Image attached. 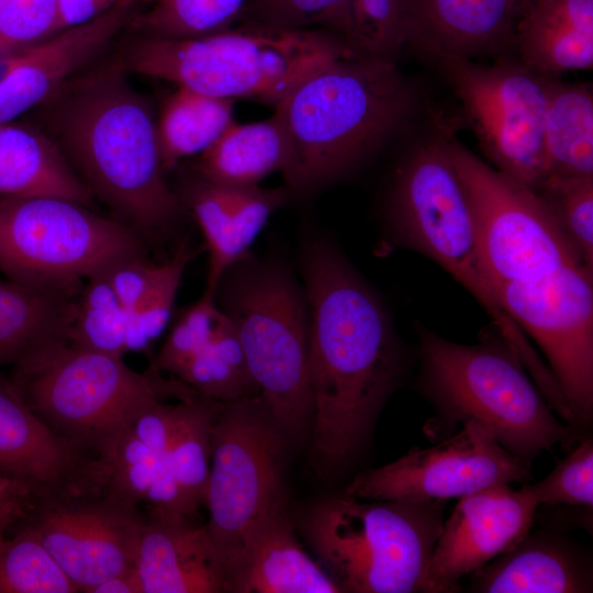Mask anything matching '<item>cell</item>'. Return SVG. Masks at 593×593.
I'll return each instance as SVG.
<instances>
[{
  "label": "cell",
  "instance_id": "cell-10",
  "mask_svg": "<svg viewBox=\"0 0 593 593\" xmlns=\"http://www.w3.org/2000/svg\"><path fill=\"white\" fill-rule=\"evenodd\" d=\"M141 255L147 243L133 228L78 201L0 197V271L11 281L69 289Z\"/></svg>",
  "mask_w": 593,
  "mask_h": 593
},
{
  "label": "cell",
  "instance_id": "cell-47",
  "mask_svg": "<svg viewBox=\"0 0 593 593\" xmlns=\"http://www.w3.org/2000/svg\"><path fill=\"white\" fill-rule=\"evenodd\" d=\"M12 483L11 481L0 477V489H2L4 485ZM15 484V483H14Z\"/></svg>",
  "mask_w": 593,
  "mask_h": 593
},
{
  "label": "cell",
  "instance_id": "cell-24",
  "mask_svg": "<svg viewBox=\"0 0 593 593\" xmlns=\"http://www.w3.org/2000/svg\"><path fill=\"white\" fill-rule=\"evenodd\" d=\"M588 558L570 539L538 530L470 574L469 589L481 593L592 592Z\"/></svg>",
  "mask_w": 593,
  "mask_h": 593
},
{
  "label": "cell",
  "instance_id": "cell-21",
  "mask_svg": "<svg viewBox=\"0 0 593 593\" xmlns=\"http://www.w3.org/2000/svg\"><path fill=\"white\" fill-rule=\"evenodd\" d=\"M224 573L226 592H340L296 540L286 502L270 508L249 528Z\"/></svg>",
  "mask_w": 593,
  "mask_h": 593
},
{
  "label": "cell",
  "instance_id": "cell-41",
  "mask_svg": "<svg viewBox=\"0 0 593 593\" xmlns=\"http://www.w3.org/2000/svg\"><path fill=\"white\" fill-rule=\"evenodd\" d=\"M538 505L593 506V440L585 438L552 471L529 484Z\"/></svg>",
  "mask_w": 593,
  "mask_h": 593
},
{
  "label": "cell",
  "instance_id": "cell-38",
  "mask_svg": "<svg viewBox=\"0 0 593 593\" xmlns=\"http://www.w3.org/2000/svg\"><path fill=\"white\" fill-rule=\"evenodd\" d=\"M535 192L546 202L583 265L593 270V176L549 175Z\"/></svg>",
  "mask_w": 593,
  "mask_h": 593
},
{
  "label": "cell",
  "instance_id": "cell-20",
  "mask_svg": "<svg viewBox=\"0 0 593 593\" xmlns=\"http://www.w3.org/2000/svg\"><path fill=\"white\" fill-rule=\"evenodd\" d=\"M289 191L259 186L227 187L195 174L179 197L197 221L209 253L205 290L214 289L223 273L250 254V246Z\"/></svg>",
  "mask_w": 593,
  "mask_h": 593
},
{
  "label": "cell",
  "instance_id": "cell-12",
  "mask_svg": "<svg viewBox=\"0 0 593 593\" xmlns=\"http://www.w3.org/2000/svg\"><path fill=\"white\" fill-rule=\"evenodd\" d=\"M485 157L495 170L536 191L549 176L545 119L552 77L518 61L481 65L436 57Z\"/></svg>",
  "mask_w": 593,
  "mask_h": 593
},
{
  "label": "cell",
  "instance_id": "cell-18",
  "mask_svg": "<svg viewBox=\"0 0 593 593\" xmlns=\"http://www.w3.org/2000/svg\"><path fill=\"white\" fill-rule=\"evenodd\" d=\"M539 507L528 483L490 486L462 496L444 521L428 569V593L460 591L459 581L514 546Z\"/></svg>",
  "mask_w": 593,
  "mask_h": 593
},
{
  "label": "cell",
  "instance_id": "cell-11",
  "mask_svg": "<svg viewBox=\"0 0 593 593\" xmlns=\"http://www.w3.org/2000/svg\"><path fill=\"white\" fill-rule=\"evenodd\" d=\"M288 439L260 394L223 402L215 415L204 527L223 570L249 528L284 502Z\"/></svg>",
  "mask_w": 593,
  "mask_h": 593
},
{
  "label": "cell",
  "instance_id": "cell-22",
  "mask_svg": "<svg viewBox=\"0 0 593 593\" xmlns=\"http://www.w3.org/2000/svg\"><path fill=\"white\" fill-rule=\"evenodd\" d=\"M517 15L518 0H407L406 46L471 59L513 38Z\"/></svg>",
  "mask_w": 593,
  "mask_h": 593
},
{
  "label": "cell",
  "instance_id": "cell-34",
  "mask_svg": "<svg viewBox=\"0 0 593 593\" xmlns=\"http://www.w3.org/2000/svg\"><path fill=\"white\" fill-rule=\"evenodd\" d=\"M246 0H147L131 26L142 35L193 37L219 32L238 21Z\"/></svg>",
  "mask_w": 593,
  "mask_h": 593
},
{
  "label": "cell",
  "instance_id": "cell-43",
  "mask_svg": "<svg viewBox=\"0 0 593 593\" xmlns=\"http://www.w3.org/2000/svg\"><path fill=\"white\" fill-rule=\"evenodd\" d=\"M160 264L152 262L147 255L123 259L103 276L122 305L131 312L144 299L158 275Z\"/></svg>",
  "mask_w": 593,
  "mask_h": 593
},
{
  "label": "cell",
  "instance_id": "cell-32",
  "mask_svg": "<svg viewBox=\"0 0 593 593\" xmlns=\"http://www.w3.org/2000/svg\"><path fill=\"white\" fill-rule=\"evenodd\" d=\"M171 377L198 394L219 402H231L259 393L239 338L226 315L213 338Z\"/></svg>",
  "mask_w": 593,
  "mask_h": 593
},
{
  "label": "cell",
  "instance_id": "cell-30",
  "mask_svg": "<svg viewBox=\"0 0 593 593\" xmlns=\"http://www.w3.org/2000/svg\"><path fill=\"white\" fill-rule=\"evenodd\" d=\"M234 122V100L177 87L165 100L156 120L165 170L187 157L201 155Z\"/></svg>",
  "mask_w": 593,
  "mask_h": 593
},
{
  "label": "cell",
  "instance_id": "cell-14",
  "mask_svg": "<svg viewBox=\"0 0 593 593\" xmlns=\"http://www.w3.org/2000/svg\"><path fill=\"white\" fill-rule=\"evenodd\" d=\"M497 299L536 343L580 426L593 415V270L568 265L494 287Z\"/></svg>",
  "mask_w": 593,
  "mask_h": 593
},
{
  "label": "cell",
  "instance_id": "cell-45",
  "mask_svg": "<svg viewBox=\"0 0 593 593\" xmlns=\"http://www.w3.org/2000/svg\"><path fill=\"white\" fill-rule=\"evenodd\" d=\"M32 495L24 488L9 483L0 489V539L5 528L29 510Z\"/></svg>",
  "mask_w": 593,
  "mask_h": 593
},
{
  "label": "cell",
  "instance_id": "cell-42",
  "mask_svg": "<svg viewBox=\"0 0 593 593\" xmlns=\"http://www.w3.org/2000/svg\"><path fill=\"white\" fill-rule=\"evenodd\" d=\"M57 0H0V54L54 34Z\"/></svg>",
  "mask_w": 593,
  "mask_h": 593
},
{
  "label": "cell",
  "instance_id": "cell-16",
  "mask_svg": "<svg viewBox=\"0 0 593 593\" xmlns=\"http://www.w3.org/2000/svg\"><path fill=\"white\" fill-rule=\"evenodd\" d=\"M136 506L110 496L42 501L29 527L80 592L134 569L144 525Z\"/></svg>",
  "mask_w": 593,
  "mask_h": 593
},
{
  "label": "cell",
  "instance_id": "cell-19",
  "mask_svg": "<svg viewBox=\"0 0 593 593\" xmlns=\"http://www.w3.org/2000/svg\"><path fill=\"white\" fill-rule=\"evenodd\" d=\"M57 435L25 402L12 381L0 379V477L38 501L92 489V461Z\"/></svg>",
  "mask_w": 593,
  "mask_h": 593
},
{
  "label": "cell",
  "instance_id": "cell-4",
  "mask_svg": "<svg viewBox=\"0 0 593 593\" xmlns=\"http://www.w3.org/2000/svg\"><path fill=\"white\" fill-rule=\"evenodd\" d=\"M419 392L435 409L425 424L430 438H445L472 419L500 445L530 466L556 445L568 447L579 429L556 416L523 362L499 335L473 345L448 340L419 325Z\"/></svg>",
  "mask_w": 593,
  "mask_h": 593
},
{
  "label": "cell",
  "instance_id": "cell-36",
  "mask_svg": "<svg viewBox=\"0 0 593 593\" xmlns=\"http://www.w3.org/2000/svg\"><path fill=\"white\" fill-rule=\"evenodd\" d=\"M238 21L327 33L351 48V0H246Z\"/></svg>",
  "mask_w": 593,
  "mask_h": 593
},
{
  "label": "cell",
  "instance_id": "cell-5",
  "mask_svg": "<svg viewBox=\"0 0 593 593\" xmlns=\"http://www.w3.org/2000/svg\"><path fill=\"white\" fill-rule=\"evenodd\" d=\"M451 134L417 143L396 166L387 206V243L435 261L466 289L491 318L533 380L551 371L530 339L501 305L480 256L472 211L449 152Z\"/></svg>",
  "mask_w": 593,
  "mask_h": 593
},
{
  "label": "cell",
  "instance_id": "cell-39",
  "mask_svg": "<svg viewBox=\"0 0 593 593\" xmlns=\"http://www.w3.org/2000/svg\"><path fill=\"white\" fill-rule=\"evenodd\" d=\"M351 48L396 59L406 47L407 0H351Z\"/></svg>",
  "mask_w": 593,
  "mask_h": 593
},
{
  "label": "cell",
  "instance_id": "cell-48",
  "mask_svg": "<svg viewBox=\"0 0 593 593\" xmlns=\"http://www.w3.org/2000/svg\"><path fill=\"white\" fill-rule=\"evenodd\" d=\"M527 1H529V0H518V10H519V7H521L522 4H524L525 2H527Z\"/></svg>",
  "mask_w": 593,
  "mask_h": 593
},
{
  "label": "cell",
  "instance_id": "cell-31",
  "mask_svg": "<svg viewBox=\"0 0 593 593\" xmlns=\"http://www.w3.org/2000/svg\"><path fill=\"white\" fill-rule=\"evenodd\" d=\"M222 403L200 394L176 403L167 458L190 515L205 504L211 433Z\"/></svg>",
  "mask_w": 593,
  "mask_h": 593
},
{
  "label": "cell",
  "instance_id": "cell-13",
  "mask_svg": "<svg viewBox=\"0 0 593 593\" xmlns=\"http://www.w3.org/2000/svg\"><path fill=\"white\" fill-rule=\"evenodd\" d=\"M449 152L472 211L480 256L493 289L568 265H583L534 190L499 172L452 136Z\"/></svg>",
  "mask_w": 593,
  "mask_h": 593
},
{
  "label": "cell",
  "instance_id": "cell-3",
  "mask_svg": "<svg viewBox=\"0 0 593 593\" xmlns=\"http://www.w3.org/2000/svg\"><path fill=\"white\" fill-rule=\"evenodd\" d=\"M414 85L396 59L351 53L314 70L275 107L288 191L312 194L376 154L413 114Z\"/></svg>",
  "mask_w": 593,
  "mask_h": 593
},
{
  "label": "cell",
  "instance_id": "cell-6",
  "mask_svg": "<svg viewBox=\"0 0 593 593\" xmlns=\"http://www.w3.org/2000/svg\"><path fill=\"white\" fill-rule=\"evenodd\" d=\"M351 53L327 33L240 22L193 37L142 35L116 63L203 94L276 107L314 70Z\"/></svg>",
  "mask_w": 593,
  "mask_h": 593
},
{
  "label": "cell",
  "instance_id": "cell-26",
  "mask_svg": "<svg viewBox=\"0 0 593 593\" xmlns=\"http://www.w3.org/2000/svg\"><path fill=\"white\" fill-rule=\"evenodd\" d=\"M56 195L92 206L93 197L58 145L21 123L0 124V197Z\"/></svg>",
  "mask_w": 593,
  "mask_h": 593
},
{
  "label": "cell",
  "instance_id": "cell-2",
  "mask_svg": "<svg viewBox=\"0 0 593 593\" xmlns=\"http://www.w3.org/2000/svg\"><path fill=\"white\" fill-rule=\"evenodd\" d=\"M115 61L72 78L47 103L48 135L92 197L147 244L171 239L183 205L165 177L147 99Z\"/></svg>",
  "mask_w": 593,
  "mask_h": 593
},
{
  "label": "cell",
  "instance_id": "cell-7",
  "mask_svg": "<svg viewBox=\"0 0 593 593\" xmlns=\"http://www.w3.org/2000/svg\"><path fill=\"white\" fill-rule=\"evenodd\" d=\"M214 296L234 326L259 394L289 438L311 429L310 317L288 267L251 254L220 278Z\"/></svg>",
  "mask_w": 593,
  "mask_h": 593
},
{
  "label": "cell",
  "instance_id": "cell-40",
  "mask_svg": "<svg viewBox=\"0 0 593 593\" xmlns=\"http://www.w3.org/2000/svg\"><path fill=\"white\" fill-rule=\"evenodd\" d=\"M224 320L214 292L204 290L201 298L180 314L152 367L172 376L213 338Z\"/></svg>",
  "mask_w": 593,
  "mask_h": 593
},
{
  "label": "cell",
  "instance_id": "cell-44",
  "mask_svg": "<svg viewBox=\"0 0 593 593\" xmlns=\"http://www.w3.org/2000/svg\"><path fill=\"white\" fill-rule=\"evenodd\" d=\"M120 1L121 0H57V19L54 34L65 29L91 21L109 11Z\"/></svg>",
  "mask_w": 593,
  "mask_h": 593
},
{
  "label": "cell",
  "instance_id": "cell-29",
  "mask_svg": "<svg viewBox=\"0 0 593 593\" xmlns=\"http://www.w3.org/2000/svg\"><path fill=\"white\" fill-rule=\"evenodd\" d=\"M549 175L593 176V92L588 83L551 79L545 119Z\"/></svg>",
  "mask_w": 593,
  "mask_h": 593
},
{
  "label": "cell",
  "instance_id": "cell-27",
  "mask_svg": "<svg viewBox=\"0 0 593 593\" xmlns=\"http://www.w3.org/2000/svg\"><path fill=\"white\" fill-rule=\"evenodd\" d=\"M82 284L43 289L0 280V366H15L37 348L67 338Z\"/></svg>",
  "mask_w": 593,
  "mask_h": 593
},
{
  "label": "cell",
  "instance_id": "cell-15",
  "mask_svg": "<svg viewBox=\"0 0 593 593\" xmlns=\"http://www.w3.org/2000/svg\"><path fill=\"white\" fill-rule=\"evenodd\" d=\"M529 469L488 428L469 419L434 446L411 447L395 461L358 474L345 493L376 501H447L494 485L526 482L532 478Z\"/></svg>",
  "mask_w": 593,
  "mask_h": 593
},
{
  "label": "cell",
  "instance_id": "cell-33",
  "mask_svg": "<svg viewBox=\"0 0 593 593\" xmlns=\"http://www.w3.org/2000/svg\"><path fill=\"white\" fill-rule=\"evenodd\" d=\"M127 321V310L101 273L83 282L75 302L67 339L86 349L123 357Z\"/></svg>",
  "mask_w": 593,
  "mask_h": 593
},
{
  "label": "cell",
  "instance_id": "cell-46",
  "mask_svg": "<svg viewBox=\"0 0 593 593\" xmlns=\"http://www.w3.org/2000/svg\"><path fill=\"white\" fill-rule=\"evenodd\" d=\"M89 593H143V589L135 569H132L104 580Z\"/></svg>",
  "mask_w": 593,
  "mask_h": 593
},
{
  "label": "cell",
  "instance_id": "cell-8",
  "mask_svg": "<svg viewBox=\"0 0 593 593\" xmlns=\"http://www.w3.org/2000/svg\"><path fill=\"white\" fill-rule=\"evenodd\" d=\"M446 501L362 500L316 503L304 535L340 592L428 593V569Z\"/></svg>",
  "mask_w": 593,
  "mask_h": 593
},
{
  "label": "cell",
  "instance_id": "cell-28",
  "mask_svg": "<svg viewBox=\"0 0 593 593\" xmlns=\"http://www.w3.org/2000/svg\"><path fill=\"white\" fill-rule=\"evenodd\" d=\"M287 145L281 123L273 114L262 121L234 122L204 150L194 165L200 177L227 187H251L282 171Z\"/></svg>",
  "mask_w": 593,
  "mask_h": 593
},
{
  "label": "cell",
  "instance_id": "cell-17",
  "mask_svg": "<svg viewBox=\"0 0 593 593\" xmlns=\"http://www.w3.org/2000/svg\"><path fill=\"white\" fill-rule=\"evenodd\" d=\"M147 0H121L86 23L0 54V124L48 101L131 26Z\"/></svg>",
  "mask_w": 593,
  "mask_h": 593
},
{
  "label": "cell",
  "instance_id": "cell-9",
  "mask_svg": "<svg viewBox=\"0 0 593 593\" xmlns=\"http://www.w3.org/2000/svg\"><path fill=\"white\" fill-rule=\"evenodd\" d=\"M12 383L57 435L81 449H96L153 400L198 394L152 366L138 372L121 356L86 349L67 338L48 343L18 362Z\"/></svg>",
  "mask_w": 593,
  "mask_h": 593
},
{
  "label": "cell",
  "instance_id": "cell-23",
  "mask_svg": "<svg viewBox=\"0 0 593 593\" xmlns=\"http://www.w3.org/2000/svg\"><path fill=\"white\" fill-rule=\"evenodd\" d=\"M134 569L143 593L226 592L225 574L205 527L190 518L144 522Z\"/></svg>",
  "mask_w": 593,
  "mask_h": 593
},
{
  "label": "cell",
  "instance_id": "cell-1",
  "mask_svg": "<svg viewBox=\"0 0 593 593\" xmlns=\"http://www.w3.org/2000/svg\"><path fill=\"white\" fill-rule=\"evenodd\" d=\"M310 317L311 439L326 471L347 467L401 383L406 357L384 303L331 240L301 255Z\"/></svg>",
  "mask_w": 593,
  "mask_h": 593
},
{
  "label": "cell",
  "instance_id": "cell-25",
  "mask_svg": "<svg viewBox=\"0 0 593 593\" xmlns=\"http://www.w3.org/2000/svg\"><path fill=\"white\" fill-rule=\"evenodd\" d=\"M513 38L519 60L547 77L593 66V0H529Z\"/></svg>",
  "mask_w": 593,
  "mask_h": 593
},
{
  "label": "cell",
  "instance_id": "cell-35",
  "mask_svg": "<svg viewBox=\"0 0 593 593\" xmlns=\"http://www.w3.org/2000/svg\"><path fill=\"white\" fill-rule=\"evenodd\" d=\"M78 586L26 528L0 539V593H77Z\"/></svg>",
  "mask_w": 593,
  "mask_h": 593
},
{
  "label": "cell",
  "instance_id": "cell-37",
  "mask_svg": "<svg viewBox=\"0 0 593 593\" xmlns=\"http://www.w3.org/2000/svg\"><path fill=\"white\" fill-rule=\"evenodd\" d=\"M194 250L181 240L172 257L160 264L159 271L142 302L128 312L125 351H144L168 325L180 282Z\"/></svg>",
  "mask_w": 593,
  "mask_h": 593
}]
</instances>
